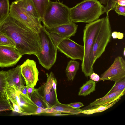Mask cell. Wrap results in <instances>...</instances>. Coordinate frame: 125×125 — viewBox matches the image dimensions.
<instances>
[{
    "instance_id": "9a60e30c",
    "label": "cell",
    "mask_w": 125,
    "mask_h": 125,
    "mask_svg": "<svg viewBox=\"0 0 125 125\" xmlns=\"http://www.w3.org/2000/svg\"><path fill=\"white\" fill-rule=\"evenodd\" d=\"M82 110L79 108H73L68 104L57 103L51 108H49L47 113L58 112L67 114V115H77L81 113Z\"/></svg>"
},
{
    "instance_id": "7402d4cb",
    "label": "cell",
    "mask_w": 125,
    "mask_h": 125,
    "mask_svg": "<svg viewBox=\"0 0 125 125\" xmlns=\"http://www.w3.org/2000/svg\"><path fill=\"white\" fill-rule=\"evenodd\" d=\"M37 9L41 21L45 11L50 0H32Z\"/></svg>"
},
{
    "instance_id": "4316f807",
    "label": "cell",
    "mask_w": 125,
    "mask_h": 125,
    "mask_svg": "<svg viewBox=\"0 0 125 125\" xmlns=\"http://www.w3.org/2000/svg\"><path fill=\"white\" fill-rule=\"evenodd\" d=\"M6 72L3 70L0 71V93L3 98H4V90L6 84Z\"/></svg>"
},
{
    "instance_id": "52a82bcc",
    "label": "cell",
    "mask_w": 125,
    "mask_h": 125,
    "mask_svg": "<svg viewBox=\"0 0 125 125\" xmlns=\"http://www.w3.org/2000/svg\"><path fill=\"white\" fill-rule=\"evenodd\" d=\"M10 15L35 32L38 33L42 26L41 22L34 19L20 7L15 1L10 6Z\"/></svg>"
},
{
    "instance_id": "ba28073f",
    "label": "cell",
    "mask_w": 125,
    "mask_h": 125,
    "mask_svg": "<svg viewBox=\"0 0 125 125\" xmlns=\"http://www.w3.org/2000/svg\"><path fill=\"white\" fill-rule=\"evenodd\" d=\"M57 49L73 60L83 61L84 55L83 46L78 44L69 38L61 39L54 43Z\"/></svg>"
},
{
    "instance_id": "6da1fadb",
    "label": "cell",
    "mask_w": 125,
    "mask_h": 125,
    "mask_svg": "<svg viewBox=\"0 0 125 125\" xmlns=\"http://www.w3.org/2000/svg\"><path fill=\"white\" fill-rule=\"evenodd\" d=\"M0 31L14 43L15 48L22 55L36 56L39 48L38 33L11 16L3 14L0 19Z\"/></svg>"
},
{
    "instance_id": "44dd1931",
    "label": "cell",
    "mask_w": 125,
    "mask_h": 125,
    "mask_svg": "<svg viewBox=\"0 0 125 125\" xmlns=\"http://www.w3.org/2000/svg\"><path fill=\"white\" fill-rule=\"evenodd\" d=\"M96 83L90 79L87 81L80 88L78 94L79 96H86L95 90Z\"/></svg>"
},
{
    "instance_id": "5bb4252c",
    "label": "cell",
    "mask_w": 125,
    "mask_h": 125,
    "mask_svg": "<svg viewBox=\"0 0 125 125\" xmlns=\"http://www.w3.org/2000/svg\"><path fill=\"white\" fill-rule=\"evenodd\" d=\"M6 83L19 90L26 84L21 74L20 65L6 71Z\"/></svg>"
},
{
    "instance_id": "603a6c76",
    "label": "cell",
    "mask_w": 125,
    "mask_h": 125,
    "mask_svg": "<svg viewBox=\"0 0 125 125\" xmlns=\"http://www.w3.org/2000/svg\"><path fill=\"white\" fill-rule=\"evenodd\" d=\"M10 6L9 0H0V19L3 14L9 13Z\"/></svg>"
},
{
    "instance_id": "cb8c5ba5",
    "label": "cell",
    "mask_w": 125,
    "mask_h": 125,
    "mask_svg": "<svg viewBox=\"0 0 125 125\" xmlns=\"http://www.w3.org/2000/svg\"><path fill=\"white\" fill-rule=\"evenodd\" d=\"M125 89V78L121 81L115 82L112 87L105 95L118 91H122Z\"/></svg>"
},
{
    "instance_id": "3957f363",
    "label": "cell",
    "mask_w": 125,
    "mask_h": 125,
    "mask_svg": "<svg viewBox=\"0 0 125 125\" xmlns=\"http://www.w3.org/2000/svg\"><path fill=\"white\" fill-rule=\"evenodd\" d=\"M104 17L87 24L83 30V42L84 55L81 64L82 72L87 77L93 72L91 63L90 56L94 40L99 31Z\"/></svg>"
},
{
    "instance_id": "30bf717a",
    "label": "cell",
    "mask_w": 125,
    "mask_h": 125,
    "mask_svg": "<svg viewBox=\"0 0 125 125\" xmlns=\"http://www.w3.org/2000/svg\"><path fill=\"white\" fill-rule=\"evenodd\" d=\"M78 27V25L73 22L55 27L44 28L54 43L61 39L69 38L74 36Z\"/></svg>"
},
{
    "instance_id": "4dcf8cb0",
    "label": "cell",
    "mask_w": 125,
    "mask_h": 125,
    "mask_svg": "<svg viewBox=\"0 0 125 125\" xmlns=\"http://www.w3.org/2000/svg\"><path fill=\"white\" fill-rule=\"evenodd\" d=\"M89 76L90 79L94 81L97 82L100 80V77L99 75L94 72Z\"/></svg>"
},
{
    "instance_id": "7c38bea8",
    "label": "cell",
    "mask_w": 125,
    "mask_h": 125,
    "mask_svg": "<svg viewBox=\"0 0 125 125\" xmlns=\"http://www.w3.org/2000/svg\"><path fill=\"white\" fill-rule=\"evenodd\" d=\"M20 67L26 86L34 88L39 81V73L35 62L27 59L20 65Z\"/></svg>"
},
{
    "instance_id": "836d02e7",
    "label": "cell",
    "mask_w": 125,
    "mask_h": 125,
    "mask_svg": "<svg viewBox=\"0 0 125 125\" xmlns=\"http://www.w3.org/2000/svg\"><path fill=\"white\" fill-rule=\"evenodd\" d=\"M19 90L24 94L29 96L28 94L27 89L26 86H24L22 87Z\"/></svg>"
},
{
    "instance_id": "ab89813d",
    "label": "cell",
    "mask_w": 125,
    "mask_h": 125,
    "mask_svg": "<svg viewBox=\"0 0 125 125\" xmlns=\"http://www.w3.org/2000/svg\"><path fill=\"white\" fill-rule=\"evenodd\" d=\"M58 1H59V0H58Z\"/></svg>"
},
{
    "instance_id": "f1b7e54d",
    "label": "cell",
    "mask_w": 125,
    "mask_h": 125,
    "mask_svg": "<svg viewBox=\"0 0 125 125\" xmlns=\"http://www.w3.org/2000/svg\"><path fill=\"white\" fill-rule=\"evenodd\" d=\"M114 10L119 15L125 16V6L117 5Z\"/></svg>"
},
{
    "instance_id": "9c48e42d",
    "label": "cell",
    "mask_w": 125,
    "mask_h": 125,
    "mask_svg": "<svg viewBox=\"0 0 125 125\" xmlns=\"http://www.w3.org/2000/svg\"><path fill=\"white\" fill-rule=\"evenodd\" d=\"M125 78V61L121 56L116 57L111 66L101 74L100 80L116 82Z\"/></svg>"
},
{
    "instance_id": "d6986e66",
    "label": "cell",
    "mask_w": 125,
    "mask_h": 125,
    "mask_svg": "<svg viewBox=\"0 0 125 125\" xmlns=\"http://www.w3.org/2000/svg\"><path fill=\"white\" fill-rule=\"evenodd\" d=\"M121 99V97L113 102L103 104L92 107L90 109L82 110L81 113L87 115L103 112L112 107Z\"/></svg>"
},
{
    "instance_id": "d6a6232c",
    "label": "cell",
    "mask_w": 125,
    "mask_h": 125,
    "mask_svg": "<svg viewBox=\"0 0 125 125\" xmlns=\"http://www.w3.org/2000/svg\"><path fill=\"white\" fill-rule=\"evenodd\" d=\"M57 81L56 78L53 73L52 75V84L53 87L55 92L56 93V86Z\"/></svg>"
},
{
    "instance_id": "5b68a950",
    "label": "cell",
    "mask_w": 125,
    "mask_h": 125,
    "mask_svg": "<svg viewBox=\"0 0 125 125\" xmlns=\"http://www.w3.org/2000/svg\"><path fill=\"white\" fill-rule=\"evenodd\" d=\"M45 27L52 28L73 22L70 20V8L60 2L50 1L42 20Z\"/></svg>"
},
{
    "instance_id": "8992f818",
    "label": "cell",
    "mask_w": 125,
    "mask_h": 125,
    "mask_svg": "<svg viewBox=\"0 0 125 125\" xmlns=\"http://www.w3.org/2000/svg\"><path fill=\"white\" fill-rule=\"evenodd\" d=\"M112 33L108 15L104 19L100 29L95 38L92 49L90 61L93 66L97 60L104 52L111 38Z\"/></svg>"
},
{
    "instance_id": "8fae6325",
    "label": "cell",
    "mask_w": 125,
    "mask_h": 125,
    "mask_svg": "<svg viewBox=\"0 0 125 125\" xmlns=\"http://www.w3.org/2000/svg\"><path fill=\"white\" fill-rule=\"evenodd\" d=\"M22 55L14 47L0 45V67L3 68L13 66Z\"/></svg>"
},
{
    "instance_id": "f35d334b",
    "label": "cell",
    "mask_w": 125,
    "mask_h": 125,
    "mask_svg": "<svg viewBox=\"0 0 125 125\" xmlns=\"http://www.w3.org/2000/svg\"><path fill=\"white\" fill-rule=\"evenodd\" d=\"M3 97L2 96V95L0 93V97Z\"/></svg>"
},
{
    "instance_id": "f546056e",
    "label": "cell",
    "mask_w": 125,
    "mask_h": 125,
    "mask_svg": "<svg viewBox=\"0 0 125 125\" xmlns=\"http://www.w3.org/2000/svg\"><path fill=\"white\" fill-rule=\"evenodd\" d=\"M124 35V34L123 33L114 31L112 32L111 36L112 38L114 39H123Z\"/></svg>"
},
{
    "instance_id": "74e56055",
    "label": "cell",
    "mask_w": 125,
    "mask_h": 125,
    "mask_svg": "<svg viewBox=\"0 0 125 125\" xmlns=\"http://www.w3.org/2000/svg\"><path fill=\"white\" fill-rule=\"evenodd\" d=\"M123 54L124 56H125V48H124V51L123 52Z\"/></svg>"
},
{
    "instance_id": "83f0119b",
    "label": "cell",
    "mask_w": 125,
    "mask_h": 125,
    "mask_svg": "<svg viewBox=\"0 0 125 125\" xmlns=\"http://www.w3.org/2000/svg\"><path fill=\"white\" fill-rule=\"evenodd\" d=\"M117 1L118 0H107L105 6L106 15H108L110 11L114 10Z\"/></svg>"
},
{
    "instance_id": "ac0fdd59",
    "label": "cell",
    "mask_w": 125,
    "mask_h": 125,
    "mask_svg": "<svg viewBox=\"0 0 125 125\" xmlns=\"http://www.w3.org/2000/svg\"><path fill=\"white\" fill-rule=\"evenodd\" d=\"M30 97L38 107L46 111L50 108L48 104L39 92L38 89L35 88Z\"/></svg>"
},
{
    "instance_id": "ffe728a7",
    "label": "cell",
    "mask_w": 125,
    "mask_h": 125,
    "mask_svg": "<svg viewBox=\"0 0 125 125\" xmlns=\"http://www.w3.org/2000/svg\"><path fill=\"white\" fill-rule=\"evenodd\" d=\"M80 63L77 61L70 60L67 63L65 70L68 81H73L79 69Z\"/></svg>"
},
{
    "instance_id": "d4e9b609",
    "label": "cell",
    "mask_w": 125,
    "mask_h": 125,
    "mask_svg": "<svg viewBox=\"0 0 125 125\" xmlns=\"http://www.w3.org/2000/svg\"><path fill=\"white\" fill-rule=\"evenodd\" d=\"M12 110V106L9 101L5 98L0 97V112Z\"/></svg>"
},
{
    "instance_id": "e575fe53",
    "label": "cell",
    "mask_w": 125,
    "mask_h": 125,
    "mask_svg": "<svg viewBox=\"0 0 125 125\" xmlns=\"http://www.w3.org/2000/svg\"><path fill=\"white\" fill-rule=\"evenodd\" d=\"M26 87L27 89L28 94L30 97V95L34 91L35 88L29 86H26Z\"/></svg>"
},
{
    "instance_id": "7a4b0ae2",
    "label": "cell",
    "mask_w": 125,
    "mask_h": 125,
    "mask_svg": "<svg viewBox=\"0 0 125 125\" xmlns=\"http://www.w3.org/2000/svg\"><path fill=\"white\" fill-rule=\"evenodd\" d=\"M105 7L98 0H84L70 8V19L75 23H89L106 13Z\"/></svg>"
},
{
    "instance_id": "2e32d148",
    "label": "cell",
    "mask_w": 125,
    "mask_h": 125,
    "mask_svg": "<svg viewBox=\"0 0 125 125\" xmlns=\"http://www.w3.org/2000/svg\"><path fill=\"white\" fill-rule=\"evenodd\" d=\"M125 94V89L112 93L103 97L96 99L91 103L89 106L91 107L97 106L113 102L121 97Z\"/></svg>"
},
{
    "instance_id": "277c9868",
    "label": "cell",
    "mask_w": 125,
    "mask_h": 125,
    "mask_svg": "<svg viewBox=\"0 0 125 125\" xmlns=\"http://www.w3.org/2000/svg\"><path fill=\"white\" fill-rule=\"evenodd\" d=\"M38 33L39 48L36 56L42 66L49 70L55 62L57 49L50 35L43 26Z\"/></svg>"
},
{
    "instance_id": "1f68e13d",
    "label": "cell",
    "mask_w": 125,
    "mask_h": 125,
    "mask_svg": "<svg viewBox=\"0 0 125 125\" xmlns=\"http://www.w3.org/2000/svg\"><path fill=\"white\" fill-rule=\"evenodd\" d=\"M68 104L73 108L76 109H79L84 105L81 102L72 103Z\"/></svg>"
},
{
    "instance_id": "e0dca14e",
    "label": "cell",
    "mask_w": 125,
    "mask_h": 125,
    "mask_svg": "<svg viewBox=\"0 0 125 125\" xmlns=\"http://www.w3.org/2000/svg\"><path fill=\"white\" fill-rule=\"evenodd\" d=\"M15 1L20 7L31 16L41 22L37 9L32 0H17Z\"/></svg>"
},
{
    "instance_id": "484cf974",
    "label": "cell",
    "mask_w": 125,
    "mask_h": 125,
    "mask_svg": "<svg viewBox=\"0 0 125 125\" xmlns=\"http://www.w3.org/2000/svg\"><path fill=\"white\" fill-rule=\"evenodd\" d=\"M0 45H6L15 48L13 42L9 37L0 31Z\"/></svg>"
},
{
    "instance_id": "4fadbf2b",
    "label": "cell",
    "mask_w": 125,
    "mask_h": 125,
    "mask_svg": "<svg viewBox=\"0 0 125 125\" xmlns=\"http://www.w3.org/2000/svg\"><path fill=\"white\" fill-rule=\"evenodd\" d=\"M53 73L52 72L46 74L47 78L46 82L38 88L39 92L48 104L50 108L59 102L57 93L55 91L52 84V78Z\"/></svg>"
},
{
    "instance_id": "8d00e7d4",
    "label": "cell",
    "mask_w": 125,
    "mask_h": 125,
    "mask_svg": "<svg viewBox=\"0 0 125 125\" xmlns=\"http://www.w3.org/2000/svg\"><path fill=\"white\" fill-rule=\"evenodd\" d=\"M100 2L102 4L106 5L107 1V0H99Z\"/></svg>"
},
{
    "instance_id": "d590c367",
    "label": "cell",
    "mask_w": 125,
    "mask_h": 125,
    "mask_svg": "<svg viewBox=\"0 0 125 125\" xmlns=\"http://www.w3.org/2000/svg\"><path fill=\"white\" fill-rule=\"evenodd\" d=\"M125 6V0H118L116 5Z\"/></svg>"
}]
</instances>
